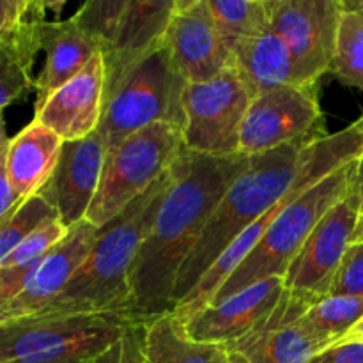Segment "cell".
<instances>
[{"label":"cell","instance_id":"6da1fadb","mask_svg":"<svg viewBox=\"0 0 363 363\" xmlns=\"http://www.w3.org/2000/svg\"><path fill=\"white\" fill-rule=\"evenodd\" d=\"M248 160L245 155L206 156L183 149L170 167V186L130 272L135 319L147 321L172 312L181 266Z\"/></svg>","mask_w":363,"mask_h":363},{"label":"cell","instance_id":"7a4b0ae2","mask_svg":"<svg viewBox=\"0 0 363 363\" xmlns=\"http://www.w3.org/2000/svg\"><path fill=\"white\" fill-rule=\"evenodd\" d=\"M170 169L119 216L98 229L92 250L66 289L34 318L116 314L133 318L130 272L170 186ZM135 319V318H133Z\"/></svg>","mask_w":363,"mask_h":363},{"label":"cell","instance_id":"3957f363","mask_svg":"<svg viewBox=\"0 0 363 363\" xmlns=\"http://www.w3.org/2000/svg\"><path fill=\"white\" fill-rule=\"evenodd\" d=\"M314 145H287L250 156L248 165L233 181L191 254L181 266L174 287V307L197 286L202 275L218 261L233 241L296 184Z\"/></svg>","mask_w":363,"mask_h":363},{"label":"cell","instance_id":"277c9868","mask_svg":"<svg viewBox=\"0 0 363 363\" xmlns=\"http://www.w3.org/2000/svg\"><path fill=\"white\" fill-rule=\"evenodd\" d=\"M358 162L360 160L347 163L346 167L318 181L300 197L291 201L262 234L254 250L220 287L209 305L223 301L225 298L269 277L284 279L287 268L308 240L319 220L351 191L357 177Z\"/></svg>","mask_w":363,"mask_h":363},{"label":"cell","instance_id":"5b68a950","mask_svg":"<svg viewBox=\"0 0 363 363\" xmlns=\"http://www.w3.org/2000/svg\"><path fill=\"white\" fill-rule=\"evenodd\" d=\"M130 315L27 318L0 325V363H94L121 339Z\"/></svg>","mask_w":363,"mask_h":363},{"label":"cell","instance_id":"8992f818","mask_svg":"<svg viewBox=\"0 0 363 363\" xmlns=\"http://www.w3.org/2000/svg\"><path fill=\"white\" fill-rule=\"evenodd\" d=\"M186 82L177 71L165 43L149 53L105 99L98 133L110 152L128 137L152 124L183 130V92Z\"/></svg>","mask_w":363,"mask_h":363},{"label":"cell","instance_id":"52a82bcc","mask_svg":"<svg viewBox=\"0 0 363 363\" xmlns=\"http://www.w3.org/2000/svg\"><path fill=\"white\" fill-rule=\"evenodd\" d=\"M363 156V137L360 131L351 124L337 133L328 135L323 140L314 145L311 158L301 172L300 179L296 181L293 188L273 206L272 209L264 213L259 220H255L248 229H245L236 240L233 241L229 248L218 257V261L202 275L197 286L174 307L172 314L179 319L183 325H186L194 315H197L202 308L208 307L213 301L215 294L218 293L220 287L227 282L230 275L238 269V266L247 259V255L254 250L255 245L262 238V234L268 230L273 220L282 213V209L300 197L303 191L314 186L318 181L325 179L326 176L333 174L335 170L342 169L347 163L357 162Z\"/></svg>","mask_w":363,"mask_h":363},{"label":"cell","instance_id":"ba28073f","mask_svg":"<svg viewBox=\"0 0 363 363\" xmlns=\"http://www.w3.org/2000/svg\"><path fill=\"white\" fill-rule=\"evenodd\" d=\"M183 149V130L172 124H152L128 137L106 152L101 181L85 220L96 229L112 222L174 165Z\"/></svg>","mask_w":363,"mask_h":363},{"label":"cell","instance_id":"9c48e42d","mask_svg":"<svg viewBox=\"0 0 363 363\" xmlns=\"http://www.w3.org/2000/svg\"><path fill=\"white\" fill-rule=\"evenodd\" d=\"M328 137L319 85H284L254 96L240 137V152L255 156L287 145L311 147Z\"/></svg>","mask_w":363,"mask_h":363},{"label":"cell","instance_id":"30bf717a","mask_svg":"<svg viewBox=\"0 0 363 363\" xmlns=\"http://www.w3.org/2000/svg\"><path fill=\"white\" fill-rule=\"evenodd\" d=\"M254 94L236 69L202 84H186L183 92V142L188 152L233 156Z\"/></svg>","mask_w":363,"mask_h":363},{"label":"cell","instance_id":"8fae6325","mask_svg":"<svg viewBox=\"0 0 363 363\" xmlns=\"http://www.w3.org/2000/svg\"><path fill=\"white\" fill-rule=\"evenodd\" d=\"M268 9L269 27L289 48L301 84L319 85L332 67L342 2L268 0Z\"/></svg>","mask_w":363,"mask_h":363},{"label":"cell","instance_id":"7c38bea8","mask_svg":"<svg viewBox=\"0 0 363 363\" xmlns=\"http://www.w3.org/2000/svg\"><path fill=\"white\" fill-rule=\"evenodd\" d=\"M360 209L362 195L351 188L350 194L319 220L284 275L287 291L314 301L328 296L344 255L353 243Z\"/></svg>","mask_w":363,"mask_h":363},{"label":"cell","instance_id":"4fadbf2b","mask_svg":"<svg viewBox=\"0 0 363 363\" xmlns=\"http://www.w3.org/2000/svg\"><path fill=\"white\" fill-rule=\"evenodd\" d=\"M165 46L186 84L209 82L234 67L208 0H177Z\"/></svg>","mask_w":363,"mask_h":363},{"label":"cell","instance_id":"5bb4252c","mask_svg":"<svg viewBox=\"0 0 363 363\" xmlns=\"http://www.w3.org/2000/svg\"><path fill=\"white\" fill-rule=\"evenodd\" d=\"M98 229L87 220L69 227L67 234L43 257L23 289L0 308V325L34 318L60 296L92 250Z\"/></svg>","mask_w":363,"mask_h":363},{"label":"cell","instance_id":"9a60e30c","mask_svg":"<svg viewBox=\"0 0 363 363\" xmlns=\"http://www.w3.org/2000/svg\"><path fill=\"white\" fill-rule=\"evenodd\" d=\"M105 156V144L98 131L62 144L55 170L38 195L52 206L66 229L87 216L101 181Z\"/></svg>","mask_w":363,"mask_h":363},{"label":"cell","instance_id":"2e32d148","mask_svg":"<svg viewBox=\"0 0 363 363\" xmlns=\"http://www.w3.org/2000/svg\"><path fill=\"white\" fill-rule=\"evenodd\" d=\"M312 303L315 301L311 298L286 289L275 311L257 328L227 347L248 363H311L326 350L300 326V318Z\"/></svg>","mask_w":363,"mask_h":363},{"label":"cell","instance_id":"e0dca14e","mask_svg":"<svg viewBox=\"0 0 363 363\" xmlns=\"http://www.w3.org/2000/svg\"><path fill=\"white\" fill-rule=\"evenodd\" d=\"M286 293L282 277L261 280L218 303L208 305L186 323L188 335L199 342L230 344L257 328Z\"/></svg>","mask_w":363,"mask_h":363},{"label":"cell","instance_id":"ac0fdd59","mask_svg":"<svg viewBox=\"0 0 363 363\" xmlns=\"http://www.w3.org/2000/svg\"><path fill=\"white\" fill-rule=\"evenodd\" d=\"M105 60L98 53L80 73L57 89L34 119L59 135L62 142H74L98 131L105 106Z\"/></svg>","mask_w":363,"mask_h":363},{"label":"cell","instance_id":"d6986e66","mask_svg":"<svg viewBox=\"0 0 363 363\" xmlns=\"http://www.w3.org/2000/svg\"><path fill=\"white\" fill-rule=\"evenodd\" d=\"M176 2L177 0H128L116 38L103 52L105 99L138 62L163 46Z\"/></svg>","mask_w":363,"mask_h":363},{"label":"cell","instance_id":"ffe728a7","mask_svg":"<svg viewBox=\"0 0 363 363\" xmlns=\"http://www.w3.org/2000/svg\"><path fill=\"white\" fill-rule=\"evenodd\" d=\"M41 48L45 50L46 60L34 84L35 108L101 53V46L82 28L74 16L62 21H45Z\"/></svg>","mask_w":363,"mask_h":363},{"label":"cell","instance_id":"44dd1931","mask_svg":"<svg viewBox=\"0 0 363 363\" xmlns=\"http://www.w3.org/2000/svg\"><path fill=\"white\" fill-rule=\"evenodd\" d=\"M62 144L59 135L35 119L11 140L4 167L7 181L21 202L38 195L48 183Z\"/></svg>","mask_w":363,"mask_h":363},{"label":"cell","instance_id":"7402d4cb","mask_svg":"<svg viewBox=\"0 0 363 363\" xmlns=\"http://www.w3.org/2000/svg\"><path fill=\"white\" fill-rule=\"evenodd\" d=\"M234 69L241 74L252 94L284 85H303L286 43L272 30L247 39L233 50Z\"/></svg>","mask_w":363,"mask_h":363},{"label":"cell","instance_id":"603a6c76","mask_svg":"<svg viewBox=\"0 0 363 363\" xmlns=\"http://www.w3.org/2000/svg\"><path fill=\"white\" fill-rule=\"evenodd\" d=\"M142 358L144 363H230V351L223 344L194 340L186 326L167 312L144 321Z\"/></svg>","mask_w":363,"mask_h":363},{"label":"cell","instance_id":"cb8c5ba5","mask_svg":"<svg viewBox=\"0 0 363 363\" xmlns=\"http://www.w3.org/2000/svg\"><path fill=\"white\" fill-rule=\"evenodd\" d=\"M46 13L35 14L14 34L0 38V108H6L34 87L32 66L41 52V28Z\"/></svg>","mask_w":363,"mask_h":363},{"label":"cell","instance_id":"d4e9b609","mask_svg":"<svg viewBox=\"0 0 363 363\" xmlns=\"http://www.w3.org/2000/svg\"><path fill=\"white\" fill-rule=\"evenodd\" d=\"M67 234L59 218H52L28 234L0 264V308L13 300L46 254Z\"/></svg>","mask_w":363,"mask_h":363},{"label":"cell","instance_id":"484cf974","mask_svg":"<svg viewBox=\"0 0 363 363\" xmlns=\"http://www.w3.org/2000/svg\"><path fill=\"white\" fill-rule=\"evenodd\" d=\"M362 319L363 298L326 296L303 312L300 326L328 350L342 342Z\"/></svg>","mask_w":363,"mask_h":363},{"label":"cell","instance_id":"4316f807","mask_svg":"<svg viewBox=\"0 0 363 363\" xmlns=\"http://www.w3.org/2000/svg\"><path fill=\"white\" fill-rule=\"evenodd\" d=\"M342 16L330 73L347 87L363 91V0H340Z\"/></svg>","mask_w":363,"mask_h":363},{"label":"cell","instance_id":"83f0119b","mask_svg":"<svg viewBox=\"0 0 363 363\" xmlns=\"http://www.w3.org/2000/svg\"><path fill=\"white\" fill-rule=\"evenodd\" d=\"M213 20L227 48L269 30L268 0H208Z\"/></svg>","mask_w":363,"mask_h":363},{"label":"cell","instance_id":"f1b7e54d","mask_svg":"<svg viewBox=\"0 0 363 363\" xmlns=\"http://www.w3.org/2000/svg\"><path fill=\"white\" fill-rule=\"evenodd\" d=\"M52 218H59V216L45 199L34 195L25 201L20 209L6 223L0 225V264L28 234L34 233L38 227Z\"/></svg>","mask_w":363,"mask_h":363},{"label":"cell","instance_id":"f546056e","mask_svg":"<svg viewBox=\"0 0 363 363\" xmlns=\"http://www.w3.org/2000/svg\"><path fill=\"white\" fill-rule=\"evenodd\" d=\"M126 4L128 0H91L74 14L82 28L101 46V53L112 45Z\"/></svg>","mask_w":363,"mask_h":363},{"label":"cell","instance_id":"4dcf8cb0","mask_svg":"<svg viewBox=\"0 0 363 363\" xmlns=\"http://www.w3.org/2000/svg\"><path fill=\"white\" fill-rule=\"evenodd\" d=\"M328 296L363 298V243H351Z\"/></svg>","mask_w":363,"mask_h":363},{"label":"cell","instance_id":"1f68e13d","mask_svg":"<svg viewBox=\"0 0 363 363\" xmlns=\"http://www.w3.org/2000/svg\"><path fill=\"white\" fill-rule=\"evenodd\" d=\"M142 337H144V321L133 323V325L128 326L121 339L94 363H144Z\"/></svg>","mask_w":363,"mask_h":363},{"label":"cell","instance_id":"d6a6232c","mask_svg":"<svg viewBox=\"0 0 363 363\" xmlns=\"http://www.w3.org/2000/svg\"><path fill=\"white\" fill-rule=\"evenodd\" d=\"M50 4L30 0H0V38L14 34L35 14L46 13Z\"/></svg>","mask_w":363,"mask_h":363},{"label":"cell","instance_id":"836d02e7","mask_svg":"<svg viewBox=\"0 0 363 363\" xmlns=\"http://www.w3.org/2000/svg\"><path fill=\"white\" fill-rule=\"evenodd\" d=\"M311 363H363V339L342 340L312 358Z\"/></svg>","mask_w":363,"mask_h":363},{"label":"cell","instance_id":"e575fe53","mask_svg":"<svg viewBox=\"0 0 363 363\" xmlns=\"http://www.w3.org/2000/svg\"><path fill=\"white\" fill-rule=\"evenodd\" d=\"M21 204L23 202L14 195L13 188H11L9 181H7L4 162H0V225L6 223L20 209Z\"/></svg>","mask_w":363,"mask_h":363},{"label":"cell","instance_id":"d590c367","mask_svg":"<svg viewBox=\"0 0 363 363\" xmlns=\"http://www.w3.org/2000/svg\"><path fill=\"white\" fill-rule=\"evenodd\" d=\"M11 140L7 138L6 124H4V110L0 108V162H6L7 149H9Z\"/></svg>","mask_w":363,"mask_h":363},{"label":"cell","instance_id":"8d00e7d4","mask_svg":"<svg viewBox=\"0 0 363 363\" xmlns=\"http://www.w3.org/2000/svg\"><path fill=\"white\" fill-rule=\"evenodd\" d=\"M354 190L358 191V194L362 195L363 199V156L360 158V162H358V167H357V177H354V184H353Z\"/></svg>","mask_w":363,"mask_h":363},{"label":"cell","instance_id":"74e56055","mask_svg":"<svg viewBox=\"0 0 363 363\" xmlns=\"http://www.w3.org/2000/svg\"><path fill=\"white\" fill-rule=\"evenodd\" d=\"M353 243H363V206L360 209V216H358L357 227H354Z\"/></svg>","mask_w":363,"mask_h":363},{"label":"cell","instance_id":"f35d334b","mask_svg":"<svg viewBox=\"0 0 363 363\" xmlns=\"http://www.w3.org/2000/svg\"><path fill=\"white\" fill-rule=\"evenodd\" d=\"M358 339H363V319L357 326H354L353 332H351L344 340H358Z\"/></svg>","mask_w":363,"mask_h":363},{"label":"cell","instance_id":"ab89813d","mask_svg":"<svg viewBox=\"0 0 363 363\" xmlns=\"http://www.w3.org/2000/svg\"><path fill=\"white\" fill-rule=\"evenodd\" d=\"M230 363H248V362L245 360V358L241 357V354L233 353V351H230Z\"/></svg>","mask_w":363,"mask_h":363},{"label":"cell","instance_id":"60d3db41","mask_svg":"<svg viewBox=\"0 0 363 363\" xmlns=\"http://www.w3.org/2000/svg\"><path fill=\"white\" fill-rule=\"evenodd\" d=\"M353 126L357 128L358 131H360V133H362V137H363V113H362V117H360V119L357 121V123H353Z\"/></svg>","mask_w":363,"mask_h":363},{"label":"cell","instance_id":"b9f144b4","mask_svg":"<svg viewBox=\"0 0 363 363\" xmlns=\"http://www.w3.org/2000/svg\"><path fill=\"white\" fill-rule=\"evenodd\" d=\"M362 206H363V199H362Z\"/></svg>","mask_w":363,"mask_h":363}]
</instances>
